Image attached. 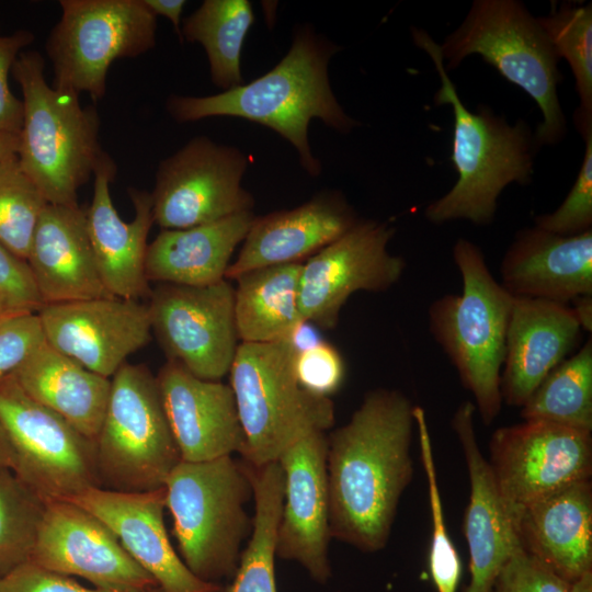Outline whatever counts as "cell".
I'll use <instances>...</instances> for the list:
<instances>
[{
	"label": "cell",
	"mask_w": 592,
	"mask_h": 592,
	"mask_svg": "<svg viewBox=\"0 0 592 592\" xmlns=\"http://www.w3.org/2000/svg\"><path fill=\"white\" fill-rule=\"evenodd\" d=\"M413 408L399 390L374 389L344 425L327 435L332 538L363 553L386 547L413 477Z\"/></svg>",
	"instance_id": "1"
},
{
	"label": "cell",
	"mask_w": 592,
	"mask_h": 592,
	"mask_svg": "<svg viewBox=\"0 0 592 592\" xmlns=\"http://www.w3.org/2000/svg\"><path fill=\"white\" fill-rule=\"evenodd\" d=\"M339 46L303 25L287 54L270 71L249 83L207 96L173 94L167 111L179 123L232 116L261 124L286 139L297 151L304 170L321 172L308 141L314 118L348 134L358 122L339 104L329 82L328 65Z\"/></svg>",
	"instance_id": "2"
},
{
	"label": "cell",
	"mask_w": 592,
	"mask_h": 592,
	"mask_svg": "<svg viewBox=\"0 0 592 592\" xmlns=\"http://www.w3.org/2000/svg\"><path fill=\"white\" fill-rule=\"evenodd\" d=\"M414 44L431 57L441 80L434 102L449 104L454 115L451 160L455 185L429 204L424 215L433 224L466 219L485 226L493 221L498 197L511 183L526 184L534 172L537 149L524 119L509 124L485 105L469 111L447 75L440 44L422 29H412Z\"/></svg>",
	"instance_id": "3"
},
{
	"label": "cell",
	"mask_w": 592,
	"mask_h": 592,
	"mask_svg": "<svg viewBox=\"0 0 592 592\" xmlns=\"http://www.w3.org/2000/svg\"><path fill=\"white\" fill-rule=\"evenodd\" d=\"M44 68L35 50H23L12 67L23 95L16 157L48 204L78 206L79 189L105 153L100 117L94 106L81 105L78 94L48 84Z\"/></svg>",
	"instance_id": "4"
},
{
	"label": "cell",
	"mask_w": 592,
	"mask_h": 592,
	"mask_svg": "<svg viewBox=\"0 0 592 592\" xmlns=\"http://www.w3.org/2000/svg\"><path fill=\"white\" fill-rule=\"evenodd\" d=\"M453 259L460 272L462 293L430 304L429 329L474 397L481 421L489 425L501 412V368L514 297L498 282L481 249L459 238Z\"/></svg>",
	"instance_id": "5"
},
{
	"label": "cell",
	"mask_w": 592,
	"mask_h": 592,
	"mask_svg": "<svg viewBox=\"0 0 592 592\" xmlns=\"http://www.w3.org/2000/svg\"><path fill=\"white\" fill-rule=\"evenodd\" d=\"M163 487L183 562L203 581L220 584L223 579H231L242 542L252 528L244 506L252 498L244 463L232 455L181 460Z\"/></svg>",
	"instance_id": "6"
},
{
	"label": "cell",
	"mask_w": 592,
	"mask_h": 592,
	"mask_svg": "<svg viewBox=\"0 0 592 592\" xmlns=\"http://www.w3.org/2000/svg\"><path fill=\"white\" fill-rule=\"evenodd\" d=\"M445 69L453 70L473 54L537 103L543 121L534 133L537 147L554 145L566 134L557 86L559 56L546 32L516 0H476L464 22L440 45Z\"/></svg>",
	"instance_id": "7"
},
{
	"label": "cell",
	"mask_w": 592,
	"mask_h": 592,
	"mask_svg": "<svg viewBox=\"0 0 592 592\" xmlns=\"http://www.w3.org/2000/svg\"><path fill=\"white\" fill-rule=\"evenodd\" d=\"M296 353L289 340L238 345L229 386L246 439L241 457L249 465L275 462L301 437L334 424L331 398L299 385Z\"/></svg>",
	"instance_id": "8"
},
{
	"label": "cell",
	"mask_w": 592,
	"mask_h": 592,
	"mask_svg": "<svg viewBox=\"0 0 592 592\" xmlns=\"http://www.w3.org/2000/svg\"><path fill=\"white\" fill-rule=\"evenodd\" d=\"M95 451L100 487L119 492L162 488L182 460L157 376L145 364L126 362L112 376Z\"/></svg>",
	"instance_id": "9"
},
{
	"label": "cell",
	"mask_w": 592,
	"mask_h": 592,
	"mask_svg": "<svg viewBox=\"0 0 592 592\" xmlns=\"http://www.w3.org/2000/svg\"><path fill=\"white\" fill-rule=\"evenodd\" d=\"M59 4L60 19L46 43L56 89L100 100L114 60L138 57L156 45L157 16L144 0H61Z\"/></svg>",
	"instance_id": "10"
},
{
	"label": "cell",
	"mask_w": 592,
	"mask_h": 592,
	"mask_svg": "<svg viewBox=\"0 0 592 592\" xmlns=\"http://www.w3.org/2000/svg\"><path fill=\"white\" fill-rule=\"evenodd\" d=\"M0 420L15 453L13 471L46 502L100 487L95 442L32 399L12 374L0 380Z\"/></svg>",
	"instance_id": "11"
},
{
	"label": "cell",
	"mask_w": 592,
	"mask_h": 592,
	"mask_svg": "<svg viewBox=\"0 0 592 592\" xmlns=\"http://www.w3.org/2000/svg\"><path fill=\"white\" fill-rule=\"evenodd\" d=\"M489 466L514 523L528 505L592 475L591 432L545 421L497 429Z\"/></svg>",
	"instance_id": "12"
},
{
	"label": "cell",
	"mask_w": 592,
	"mask_h": 592,
	"mask_svg": "<svg viewBox=\"0 0 592 592\" xmlns=\"http://www.w3.org/2000/svg\"><path fill=\"white\" fill-rule=\"evenodd\" d=\"M247 156L236 147L196 136L162 160L157 169L153 221L164 229H185L253 208L241 185Z\"/></svg>",
	"instance_id": "13"
},
{
	"label": "cell",
	"mask_w": 592,
	"mask_h": 592,
	"mask_svg": "<svg viewBox=\"0 0 592 592\" xmlns=\"http://www.w3.org/2000/svg\"><path fill=\"white\" fill-rule=\"evenodd\" d=\"M234 297L228 280L151 288L147 303L151 332L167 361L206 380H220L228 374L239 345Z\"/></svg>",
	"instance_id": "14"
},
{
	"label": "cell",
	"mask_w": 592,
	"mask_h": 592,
	"mask_svg": "<svg viewBox=\"0 0 592 592\" xmlns=\"http://www.w3.org/2000/svg\"><path fill=\"white\" fill-rule=\"evenodd\" d=\"M395 231L389 223L360 219L303 263L299 310L304 320L333 329L352 294L392 287L406 270L405 259L388 251Z\"/></svg>",
	"instance_id": "15"
},
{
	"label": "cell",
	"mask_w": 592,
	"mask_h": 592,
	"mask_svg": "<svg viewBox=\"0 0 592 592\" xmlns=\"http://www.w3.org/2000/svg\"><path fill=\"white\" fill-rule=\"evenodd\" d=\"M30 560L105 591L160 589L105 523L71 501L47 502Z\"/></svg>",
	"instance_id": "16"
},
{
	"label": "cell",
	"mask_w": 592,
	"mask_h": 592,
	"mask_svg": "<svg viewBox=\"0 0 592 592\" xmlns=\"http://www.w3.org/2000/svg\"><path fill=\"white\" fill-rule=\"evenodd\" d=\"M46 342L106 378L147 345V303L116 296L45 305L38 312Z\"/></svg>",
	"instance_id": "17"
},
{
	"label": "cell",
	"mask_w": 592,
	"mask_h": 592,
	"mask_svg": "<svg viewBox=\"0 0 592 592\" xmlns=\"http://www.w3.org/2000/svg\"><path fill=\"white\" fill-rule=\"evenodd\" d=\"M326 432L310 433L277 459L284 497L276 532V557L299 563L320 583L331 577Z\"/></svg>",
	"instance_id": "18"
},
{
	"label": "cell",
	"mask_w": 592,
	"mask_h": 592,
	"mask_svg": "<svg viewBox=\"0 0 592 592\" xmlns=\"http://www.w3.org/2000/svg\"><path fill=\"white\" fill-rule=\"evenodd\" d=\"M68 501L105 523L162 592H223L221 584L194 576L172 547L163 519L164 487L145 492L92 487Z\"/></svg>",
	"instance_id": "19"
},
{
	"label": "cell",
	"mask_w": 592,
	"mask_h": 592,
	"mask_svg": "<svg viewBox=\"0 0 592 592\" xmlns=\"http://www.w3.org/2000/svg\"><path fill=\"white\" fill-rule=\"evenodd\" d=\"M156 376L182 460L207 462L243 453L246 439L229 385L198 378L172 361Z\"/></svg>",
	"instance_id": "20"
},
{
	"label": "cell",
	"mask_w": 592,
	"mask_h": 592,
	"mask_svg": "<svg viewBox=\"0 0 592 592\" xmlns=\"http://www.w3.org/2000/svg\"><path fill=\"white\" fill-rule=\"evenodd\" d=\"M475 405L466 400L452 418L469 477L464 536L469 551V581L462 592H490L505 562L522 548L514 523L498 490L475 430Z\"/></svg>",
	"instance_id": "21"
},
{
	"label": "cell",
	"mask_w": 592,
	"mask_h": 592,
	"mask_svg": "<svg viewBox=\"0 0 592 592\" xmlns=\"http://www.w3.org/2000/svg\"><path fill=\"white\" fill-rule=\"evenodd\" d=\"M116 166L105 152L94 171L93 195L86 209L87 225L101 280L112 296L143 301L150 283L145 271L147 238L153 225L149 192L129 189L134 218L125 221L113 204L110 184Z\"/></svg>",
	"instance_id": "22"
},
{
	"label": "cell",
	"mask_w": 592,
	"mask_h": 592,
	"mask_svg": "<svg viewBox=\"0 0 592 592\" xmlns=\"http://www.w3.org/2000/svg\"><path fill=\"white\" fill-rule=\"evenodd\" d=\"M361 218L339 191H323L292 209L254 218L226 280L260 267L303 263L343 236Z\"/></svg>",
	"instance_id": "23"
},
{
	"label": "cell",
	"mask_w": 592,
	"mask_h": 592,
	"mask_svg": "<svg viewBox=\"0 0 592 592\" xmlns=\"http://www.w3.org/2000/svg\"><path fill=\"white\" fill-rule=\"evenodd\" d=\"M500 274L513 297L569 305L592 296V229L576 236L523 229L505 251Z\"/></svg>",
	"instance_id": "24"
},
{
	"label": "cell",
	"mask_w": 592,
	"mask_h": 592,
	"mask_svg": "<svg viewBox=\"0 0 592 592\" xmlns=\"http://www.w3.org/2000/svg\"><path fill=\"white\" fill-rule=\"evenodd\" d=\"M581 333L569 305L514 297L500 380L503 402L522 407L577 346Z\"/></svg>",
	"instance_id": "25"
},
{
	"label": "cell",
	"mask_w": 592,
	"mask_h": 592,
	"mask_svg": "<svg viewBox=\"0 0 592 592\" xmlns=\"http://www.w3.org/2000/svg\"><path fill=\"white\" fill-rule=\"evenodd\" d=\"M26 263L45 305L112 296L98 271L86 210L47 204Z\"/></svg>",
	"instance_id": "26"
},
{
	"label": "cell",
	"mask_w": 592,
	"mask_h": 592,
	"mask_svg": "<svg viewBox=\"0 0 592 592\" xmlns=\"http://www.w3.org/2000/svg\"><path fill=\"white\" fill-rule=\"evenodd\" d=\"M522 548L570 583L592 570V482L572 483L514 520Z\"/></svg>",
	"instance_id": "27"
},
{
	"label": "cell",
	"mask_w": 592,
	"mask_h": 592,
	"mask_svg": "<svg viewBox=\"0 0 592 592\" xmlns=\"http://www.w3.org/2000/svg\"><path fill=\"white\" fill-rule=\"evenodd\" d=\"M254 218L250 210L205 225L162 230L147 247V280L186 286L226 280L235 249L244 240Z\"/></svg>",
	"instance_id": "28"
},
{
	"label": "cell",
	"mask_w": 592,
	"mask_h": 592,
	"mask_svg": "<svg viewBox=\"0 0 592 592\" xmlns=\"http://www.w3.org/2000/svg\"><path fill=\"white\" fill-rule=\"evenodd\" d=\"M12 376L32 399L95 442L110 397L111 378L87 369L47 342Z\"/></svg>",
	"instance_id": "29"
},
{
	"label": "cell",
	"mask_w": 592,
	"mask_h": 592,
	"mask_svg": "<svg viewBox=\"0 0 592 592\" xmlns=\"http://www.w3.org/2000/svg\"><path fill=\"white\" fill-rule=\"evenodd\" d=\"M301 267L303 263L272 265L235 278V320L241 342L291 340L305 322L299 310Z\"/></svg>",
	"instance_id": "30"
},
{
	"label": "cell",
	"mask_w": 592,
	"mask_h": 592,
	"mask_svg": "<svg viewBox=\"0 0 592 592\" xmlns=\"http://www.w3.org/2000/svg\"><path fill=\"white\" fill-rule=\"evenodd\" d=\"M244 465L254 501L251 536L230 584L223 592H277L275 545L284 497L283 469L278 460L261 466Z\"/></svg>",
	"instance_id": "31"
},
{
	"label": "cell",
	"mask_w": 592,
	"mask_h": 592,
	"mask_svg": "<svg viewBox=\"0 0 592 592\" xmlns=\"http://www.w3.org/2000/svg\"><path fill=\"white\" fill-rule=\"evenodd\" d=\"M253 23L247 0H205L182 23V41L203 46L212 81L223 91L242 84L241 50Z\"/></svg>",
	"instance_id": "32"
},
{
	"label": "cell",
	"mask_w": 592,
	"mask_h": 592,
	"mask_svg": "<svg viewBox=\"0 0 592 592\" xmlns=\"http://www.w3.org/2000/svg\"><path fill=\"white\" fill-rule=\"evenodd\" d=\"M521 417L592 432L591 338L549 372L521 407Z\"/></svg>",
	"instance_id": "33"
},
{
	"label": "cell",
	"mask_w": 592,
	"mask_h": 592,
	"mask_svg": "<svg viewBox=\"0 0 592 592\" xmlns=\"http://www.w3.org/2000/svg\"><path fill=\"white\" fill-rule=\"evenodd\" d=\"M537 19L572 70L580 99L574 122L583 136L592 130V4L562 3Z\"/></svg>",
	"instance_id": "34"
},
{
	"label": "cell",
	"mask_w": 592,
	"mask_h": 592,
	"mask_svg": "<svg viewBox=\"0 0 592 592\" xmlns=\"http://www.w3.org/2000/svg\"><path fill=\"white\" fill-rule=\"evenodd\" d=\"M47 502L0 466V576L30 560Z\"/></svg>",
	"instance_id": "35"
},
{
	"label": "cell",
	"mask_w": 592,
	"mask_h": 592,
	"mask_svg": "<svg viewBox=\"0 0 592 592\" xmlns=\"http://www.w3.org/2000/svg\"><path fill=\"white\" fill-rule=\"evenodd\" d=\"M48 203L16 155L0 161V243L26 261L34 230Z\"/></svg>",
	"instance_id": "36"
},
{
	"label": "cell",
	"mask_w": 592,
	"mask_h": 592,
	"mask_svg": "<svg viewBox=\"0 0 592 592\" xmlns=\"http://www.w3.org/2000/svg\"><path fill=\"white\" fill-rule=\"evenodd\" d=\"M413 418L418 431L420 455L426 478L431 510L432 537L429 554L431 579L437 592H457L462 578V561L445 527L432 441L424 409L414 406Z\"/></svg>",
	"instance_id": "37"
},
{
	"label": "cell",
	"mask_w": 592,
	"mask_h": 592,
	"mask_svg": "<svg viewBox=\"0 0 592 592\" xmlns=\"http://www.w3.org/2000/svg\"><path fill=\"white\" fill-rule=\"evenodd\" d=\"M585 141L581 168L570 192L553 213L535 217V226L559 236H576L592 227V130Z\"/></svg>",
	"instance_id": "38"
},
{
	"label": "cell",
	"mask_w": 592,
	"mask_h": 592,
	"mask_svg": "<svg viewBox=\"0 0 592 592\" xmlns=\"http://www.w3.org/2000/svg\"><path fill=\"white\" fill-rule=\"evenodd\" d=\"M295 373L307 391L330 398L343 384L345 365L340 352L322 340L296 353Z\"/></svg>",
	"instance_id": "39"
},
{
	"label": "cell",
	"mask_w": 592,
	"mask_h": 592,
	"mask_svg": "<svg viewBox=\"0 0 592 592\" xmlns=\"http://www.w3.org/2000/svg\"><path fill=\"white\" fill-rule=\"evenodd\" d=\"M568 585L521 548L502 567L490 592H568Z\"/></svg>",
	"instance_id": "40"
},
{
	"label": "cell",
	"mask_w": 592,
	"mask_h": 592,
	"mask_svg": "<svg viewBox=\"0 0 592 592\" xmlns=\"http://www.w3.org/2000/svg\"><path fill=\"white\" fill-rule=\"evenodd\" d=\"M44 301L25 260L0 243V309L13 314L38 312Z\"/></svg>",
	"instance_id": "41"
},
{
	"label": "cell",
	"mask_w": 592,
	"mask_h": 592,
	"mask_svg": "<svg viewBox=\"0 0 592 592\" xmlns=\"http://www.w3.org/2000/svg\"><path fill=\"white\" fill-rule=\"evenodd\" d=\"M45 342L37 312L18 314L4 320L0 325V380Z\"/></svg>",
	"instance_id": "42"
},
{
	"label": "cell",
	"mask_w": 592,
	"mask_h": 592,
	"mask_svg": "<svg viewBox=\"0 0 592 592\" xmlns=\"http://www.w3.org/2000/svg\"><path fill=\"white\" fill-rule=\"evenodd\" d=\"M34 41L27 30L0 35V134L18 136L23 122V103L9 87V73L19 55Z\"/></svg>",
	"instance_id": "43"
},
{
	"label": "cell",
	"mask_w": 592,
	"mask_h": 592,
	"mask_svg": "<svg viewBox=\"0 0 592 592\" xmlns=\"http://www.w3.org/2000/svg\"><path fill=\"white\" fill-rule=\"evenodd\" d=\"M0 592H112L87 588L68 576L45 569L31 560L0 576ZM151 592H162L157 589Z\"/></svg>",
	"instance_id": "44"
},
{
	"label": "cell",
	"mask_w": 592,
	"mask_h": 592,
	"mask_svg": "<svg viewBox=\"0 0 592 592\" xmlns=\"http://www.w3.org/2000/svg\"><path fill=\"white\" fill-rule=\"evenodd\" d=\"M147 8L156 15L169 19L174 26L177 34L182 41L181 15L186 1L184 0H144Z\"/></svg>",
	"instance_id": "45"
},
{
	"label": "cell",
	"mask_w": 592,
	"mask_h": 592,
	"mask_svg": "<svg viewBox=\"0 0 592 592\" xmlns=\"http://www.w3.org/2000/svg\"><path fill=\"white\" fill-rule=\"evenodd\" d=\"M572 311L582 330H592V296H581L574 299Z\"/></svg>",
	"instance_id": "46"
},
{
	"label": "cell",
	"mask_w": 592,
	"mask_h": 592,
	"mask_svg": "<svg viewBox=\"0 0 592 592\" xmlns=\"http://www.w3.org/2000/svg\"><path fill=\"white\" fill-rule=\"evenodd\" d=\"M0 466L11 468L15 467V453L9 435L0 420Z\"/></svg>",
	"instance_id": "47"
},
{
	"label": "cell",
	"mask_w": 592,
	"mask_h": 592,
	"mask_svg": "<svg viewBox=\"0 0 592 592\" xmlns=\"http://www.w3.org/2000/svg\"><path fill=\"white\" fill-rule=\"evenodd\" d=\"M18 145V136L0 134V161L12 155H16Z\"/></svg>",
	"instance_id": "48"
},
{
	"label": "cell",
	"mask_w": 592,
	"mask_h": 592,
	"mask_svg": "<svg viewBox=\"0 0 592 592\" xmlns=\"http://www.w3.org/2000/svg\"><path fill=\"white\" fill-rule=\"evenodd\" d=\"M568 592H592V570H589L570 582Z\"/></svg>",
	"instance_id": "49"
},
{
	"label": "cell",
	"mask_w": 592,
	"mask_h": 592,
	"mask_svg": "<svg viewBox=\"0 0 592 592\" xmlns=\"http://www.w3.org/2000/svg\"><path fill=\"white\" fill-rule=\"evenodd\" d=\"M14 315H18V314H13V312H9V311H4L2 309H0V325L7 320L8 318H10L11 316H14Z\"/></svg>",
	"instance_id": "50"
}]
</instances>
